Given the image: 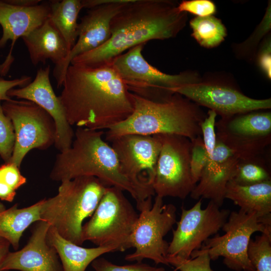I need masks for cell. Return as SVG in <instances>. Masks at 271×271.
Masks as SVG:
<instances>
[{
    "mask_svg": "<svg viewBox=\"0 0 271 271\" xmlns=\"http://www.w3.org/2000/svg\"><path fill=\"white\" fill-rule=\"evenodd\" d=\"M50 13V2L22 7L0 0V25L3 29L0 48H4L9 41H12L10 52L1 64L5 72H8L14 60L12 52L16 41L41 26L49 19Z\"/></svg>",
    "mask_w": 271,
    "mask_h": 271,
    "instance_id": "cell-20",
    "label": "cell"
},
{
    "mask_svg": "<svg viewBox=\"0 0 271 271\" xmlns=\"http://www.w3.org/2000/svg\"><path fill=\"white\" fill-rule=\"evenodd\" d=\"M44 199L30 206L20 208L16 203L7 208L0 202V237L7 240L15 250L25 230L35 222L41 220L40 213Z\"/></svg>",
    "mask_w": 271,
    "mask_h": 271,
    "instance_id": "cell-24",
    "label": "cell"
},
{
    "mask_svg": "<svg viewBox=\"0 0 271 271\" xmlns=\"http://www.w3.org/2000/svg\"><path fill=\"white\" fill-rule=\"evenodd\" d=\"M22 39L35 66L48 60L58 65L68 54L65 41L49 19Z\"/></svg>",
    "mask_w": 271,
    "mask_h": 271,
    "instance_id": "cell-21",
    "label": "cell"
},
{
    "mask_svg": "<svg viewBox=\"0 0 271 271\" xmlns=\"http://www.w3.org/2000/svg\"><path fill=\"white\" fill-rule=\"evenodd\" d=\"M106 187L98 178L91 176L61 182L57 195L44 199L41 220L64 238L81 245L83 222L93 214Z\"/></svg>",
    "mask_w": 271,
    "mask_h": 271,
    "instance_id": "cell-5",
    "label": "cell"
},
{
    "mask_svg": "<svg viewBox=\"0 0 271 271\" xmlns=\"http://www.w3.org/2000/svg\"><path fill=\"white\" fill-rule=\"evenodd\" d=\"M191 36L201 46L210 49L218 46L227 35V29L222 21L210 16L196 17L189 22Z\"/></svg>",
    "mask_w": 271,
    "mask_h": 271,
    "instance_id": "cell-26",
    "label": "cell"
},
{
    "mask_svg": "<svg viewBox=\"0 0 271 271\" xmlns=\"http://www.w3.org/2000/svg\"><path fill=\"white\" fill-rule=\"evenodd\" d=\"M247 255L252 271H271V234L261 233L250 239Z\"/></svg>",
    "mask_w": 271,
    "mask_h": 271,
    "instance_id": "cell-29",
    "label": "cell"
},
{
    "mask_svg": "<svg viewBox=\"0 0 271 271\" xmlns=\"http://www.w3.org/2000/svg\"><path fill=\"white\" fill-rule=\"evenodd\" d=\"M4 113L11 120L15 142L11 162L19 168L33 149L45 150L54 144L56 125L51 116L36 104L26 100L5 101Z\"/></svg>",
    "mask_w": 271,
    "mask_h": 271,
    "instance_id": "cell-11",
    "label": "cell"
},
{
    "mask_svg": "<svg viewBox=\"0 0 271 271\" xmlns=\"http://www.w3.org/2000/svg\"><path fill=\"white\" fill-rule=\"evenodd\" d=\"M189 99L200 106L214 111L221 117L255 110L270 109L271 99H254L244 94L229 76L208 74L195 83L170 90Z\"/></svg>",
    "mask_w": 271,
    "mask_h": 271,
    "instance_id": "cell-8",
    "label": "cell"
},
{
    "mask_svg": "<svg viewBox=\"0 0 271 271\" xmlns=\"http://www.w3.org/2000/svg\"><path fill=\"white\" fill-rule=\"evenodd\" d=\"M2 77H3V75H2V73L1 66L0 64V78H2Z\"/></svg>",
    "mask_w": 271,
    "mask_h": 271,
    "instance_id": "cell-41",
    "label": "cell"
},
{
    "mask_svg": "<svg viewBox=\"0 0 271 271\" xmlns=\"http://www.w3.org/2000/svg\"><path fill=\"white\" fill-rule=\"evenodd\" d=\"M50 6L49 19L63 37L69 53L78 37L77 19L83 9L81 0L52 1Z\"/></svg>",
    "mask_w": 271,
    "mask_h": 271,
    "instance_id": "cell-25",
    "label": "cell"
},
{
    "mask_svg": "<svg viewBox=\"0 0 271 271\" xmlns=\"http://www.w3.org/2000/svg\"><path fill=\"white\" fill-rule=\"evenodd\" d=\"M50 67L40 68L33 81L25 86L12 88L8 92L9 97H15L31 101L42 107L53 118L56 125L54 142L60 152L69 148L74 132L67 121L64 108L59 96L55 93L50 80Z\"/></svg>",
    "mask_w": 271,
    "mask_h": 271,
    "instance_id": "cell-17",
    "label": "cell"
},
{
    "mask_svg": "<svg viewBox=\"0 0 271 271\" xmlns=\"http://www.w3.org/2000/svg\"><path fill=\"white\" fill-rule=\"evenodd\" d=\"M150 197L137 206L140 212L130 238L135 248L125 259L142 262L150 259L158 264L169 265L167 261L169 246L164 237L177 222L176 206L164 204L163 198L156 196L154 203Z\"/></svg>",
    "mask_w": 271,
    "mask_h": 271,
    "instance_id": "cell-7",
    "label": "cell"
},
{
    "mask_svg": "<svg viewBox=\"0 0 271 271\" xmlns=\"http://www.w3.org/2000/svg\"><path fill=\"white\" fill-rule=\"evenodd\" d=\"M15 142V133L13 123L4 112L0 101V156L9 162L12 156Z\"/></svg>",
    "mask_w": 271,
    "mask_h": 271,
    "instance_id": "cell-32",
    "label": "cell"
},
{
    "mask_svg": "<svg viewBox=\"0 0 271 271\" xmlns=\"http://www.w3.org/2000/svg\"><path fill=\"white\" fill-rule=\"evenodd\" d=\"M171 0H128L110 22L111 37L98 48L74 58L70 64H109L126 50L153 40L175 38L185 27L186 12Z\"/></svg>",
    "mask_w": 271,
    "mask_h": 271,
    "instance_id": "cell-2",
    "label": "cell"
},
{
    "mask_svg": "<svg viewBox=\"0 0 271 271\" xmlns=\"http://www.w3.org/2000/svg\"><path fill=\"white\" fill-rule=\"evenodd\" d=\"M10 242L7 240L0 237V271H1V266L3 261L10 252Z\"/></svg>",
    "mask_w": 271,
    "mask_h": 271,
    "instance_id": "cell-39",
    "label": "cell"
},
{
    "mask_svg": "<svg viewBox=\"0 0 271 271\" xmlns=\"http://www.w3.org/2000/svg\"><path fill=\"white\" fill-rule=\"evenodd\" d=\"M225 199L231 200L245 212L255 213L262 224L271 227V180L247 186L230 180Z\"/></svg>",
    "mask_w": 271,
    "mask_h": 271,
    "instance_id": "cell-22",
    "label": "cell"
},
{
    "mask_svg": "<svg viewBox=\"0 0 271 271\" xmlns=\"http://www.w3.org/2000/svg\"><path fill=\"white\" fill-rule=\"evenodd\" d=\"M217 116L214 111L209 109L200 124L202 140L209 157L212 154L217 141L215 131Z\"/></svg>",
    "mask_w": 271,
    "mask_h": 271,
    "instance_id": "cell-36",
    "label": "cell"
},
{
    "mask_svg": "<svg viewBox=\"0 0 271 271\" xmlns=\"http://www.w3.org/2000/svg\"><path fill=\"white\" fill-rule=\"evenodd\" d=\"M222 229L224 234L209 238L199 250L207 252L211 260L223 257L224 263L230 269L252 271L247 255L251 236L257 231L271 234V228L262 224L255 213L239 210L230 212Z\"/></svg>",
    "mask_w": 271,
    "mask_h": 271,
    "instance_id": "cell-9",
    "label": "cell"
},
{
    "mask_svg": "<svg viewBox=\"0 0 271 271\" xmlns=\"http://www.w3.org/2000/svg\"><path fill=\"white\" fill-rule=\"evenodd\" d=\"M49 227L45 221L35 222L27 244L21 249L8 253L1 271H63L56 249L46 239Z\"/></svg>",
    "mask_w": 271,
    "mask_h": 271,
    "instance_id": "cell-18",
    "label": "cell"
},
{
    "mask_svg": "<svg viewBox=\"0 0 271 271\" xmlns=\"http://www.w3.org/2000/svg\"><path fill=\"white\" fill-rule=\"evenodd\" d=\"M48 243L56 250L63 271H85L88 266L102 255L115 252L107 246L85 248L62 237L50 226L46 235Z\"/></svg>",
    "mask_w": 271,
    "mask_h": 271,
    "instance_id": "cell-23",
    "label": "cell"
},
{
    "mask_svg": "<svg viewBox=\"0 0 271 271\" xmlns=\"http://www.w3.org/2000/svg\"><path fill=\"white\" fill-rule=\"evenodd\" d=\"M261 72L268 79H271V37L270 33L259 45L254 61Z\"/></svg>",
    "mask_w": 271,
    "mask_h": 271,
    "instance_id": "cell-37",
    "label": "cell"
},
{
    "mask_svg": "<svg viewBox=\"0 0 271 271\" xmlns=\"http://www.w3.org/2000/svg\"><path fill=\"white\" fill-rule=\"evenodd\" d=\"M27 182L20 168L11 162H7L0 166V199L12 202L16 191Z\"/></svg>",
    "mask_w": 271,
    "mask_h": 271,
    "instance_id": "cell-30",
    "label": "cell"
},
{
    "mask_svg": "<svg viewBox=\"0 0 271 271\" xmlns=\"http://www.w3.org/2000/svg\"><path fill=\"white\" fill-rule=\"evenodd\" d=\"M7 3L13 5L29 7L37 6L42 3L41 0H5Z\"/></svg>",
    "mask_w": 271,
    "mask_h": 271,
    "instance_id": "cell-40",
    "label": "cell"
},
{
    "mask_svg": "<svg viewBox=\"0 0 271 271\" xmlns=\"http://www.w3.org/2000/svg\"><path fill=\"white\" fill-rule=\"evenodd\" d=\"M271 30V2L268 1L264 15L252 34L244 41L235 43L232 50L237 59L248 62L254 61L258 48Z\"/></svg>",
    "mask_w": 271,
    "mask_h": 271,
    "instance_id": "cell-28",
    "label": "cell"
},
{
    "mask_svg": "<svg viewBox=\"0 0 271 271\" xmlns=\"http://www.w3.org/2000/svg\"><path fill=\"white\" fill-rule=\"evenodd\" d=\"M220 207L210 201L206 207L202 209V199L189 209L182 206L176 229H173L167 256L189 259L193 252L200 249L209 238L217 234L230 212Z\"/></svg>",
    "mask_w": 271,
    "mask_h": 271,
    "instance_id": "cell-14",
    "label": "cell"
},
{
    "mask_svg": "<svg viewBox=\"0 0 271 271\" xmlns=\"http://www.w3.org/2000/svg\"><path fill=\"white\" fill-rule=\"evenodd\" d=\"M177 9L199 17L213 16L216 12V5L210 0H184L179 3Z\"/></svg>",
    "mask_w": 271,
    "mask_h": 271,
    "instance_id": "cell-35",
    "label": "cell"
},
{
    "mask_svg": "<svg viewBox=\"0 0 271 271\" xmlns=\"http://www.w3.org/2000/svg\"><path fill=\"white\" fill-rule=\"evenodd\" d=\"M144 46L129 49L110 63L130 92L150 96L200 80L201 77L196 71L186 70L177 74L162 72L146 60L142 54Z\"/></svg>",
    "mask_w": 271,
    "mask_h": 271,
    "instance_id": "cell-10",
    "label": "cell"
},
{
    "mask_svg": "<svg viewBox=\"0 0 271 271\" xmlns=\"http://www.w3.org/2000/svg\"><path fill=\"white\" fill-rule=\"evenodd\" d=\"M62 86L59 98L71 126L107 129L132 112L130 92L110 63L70 64Z\"/></svg>",
    "mask_w": 271,
    "mask_h": 271,
    "instance_id": "cell-1",
    "label": "cell"
},
{
    "mask_svg": "<svg viewBox=\"0 0 271 271\" xmlns=\"http://www.w3.org/2000/svg\"><path fill=\"white\" fill-rule=\"evenodd\" d=\"M133 105L125 120L106 129L105 140L136 134L146 136L175 134L192 140L201 136L200 124L206 113L189 99L169 91L152 96L130 92Z\"/></svg>",
    "mask_w": 271,
    "mask_h": 271,
    "instance_id": "cell-3",
    "label": "cell"
},
{
    "mask_svg": "<svg viewBox=\"0 0 271 271\" xmlns=\"http://www.w3.org/2000/svg\"><path fill=\"white\" fill-rule=\"evenodd\" d=\"M269 157L268 152L253 158L240 160L231 180L242 186L271 180Z\"/></svg>",
    "mask_w": 271,
    "mask_h": 271,
    "instance_id": "cell-27",
    "label": "cell"
},
{
    "mask_svg": "<svg viewBox=\"0 0 271 271\" xmlns=\"http://www.w3.org/2000/svg\"><path fill=\"white\" fill-rule=\"evenodd\" d=\"M104 134L101 130L77 127L71 147L57 155L50 177L61 182L96 177L107 187L129 193L138 206L149 198L123 175L115 151L103 139Z\"/></svg>",
    "mask_w": 271,
    "mask_h": 271,
    "instance_id": "cell-4",
    "label": "cell"
},
{
    "mask_svg": "<svg viewBox=\"0 0 271 271\" xmlns=\"http://www.w3.org/2000/svg\"><path fill=\"white\" fill-rule=\"evenodd\" d=\"M240 160L230 149L217 139L213 152L190 194L191 198L208 199L221 207L225 199L226 186Z\"/></svg>",
    "mask_w": 271,
    "mask_h": 271,
    "instance_id": "cell-19",
    "label": "cell"
},
{
    "mask_svg": "<svg viewBox=\"0 0 271 271\" xmlns=\"http://www.w3.org/2000/svg\"><path fill=\"white\" fill-rule=\"evenodd\" d=\"M123 175L147 197L155 195L153 183L161 148L158 136L129 134L110 142Z\"/></svg>",
    "mask_w": 271,
    "mask_h": 271,
    "instance_id": "cell-15",
    "label": "cell"
},
{
    "mask_svg": "<svg viewBox=\"0 0 271 271\" xmlns=\"http://www.w3.org/2000/svg\"><path fill=\"white\" fill-rule=\"evenodd\" d=\"M94 271H165L163 267H156L137 262L134 264L118 265L103 257H98L91 263Z\"/></svg>",
    "mask_w": 271,
    "mask_h": 271,
    "instance_id": "cell-34",
    "label": "cell"
},
{
    "mask_svg": "<svg viewBox=\"0 0 271 271\" xmlns=\"http://www.w3.org/2000/svg\"><path fill=\"white\" fill-rule=\"evenodd\" d=\"M192 144L190 168L194 182L197 184L207 163L209 156L201 136L191 140Z\"/></svg>",
    "mask_w": 271,
    "mask_h": 271,
    "instance_id": "cell-33",
    "label": "cell"
},
{
    "mask_svg": "<svg viewBox=\"0 0 271 271\" xmlns=\"http://www.w3.org/2000/svg\"><path fill=\"white\" fill-rule=\"evenodd\" d=\"M128 1H94L96 7L90 9L78 23L75 44L65 59L55 66L53 76L58 88L62 86L67 70L74 58L98 48L110 39L111 20Z\"/></svg>",
    "mask_w": 271,
    "mask_h": 271,
    "instance_id": "cell-16",
    "label": "cell"
},
{
    "mask_svg": "<svg viewBox=\"0 0 271 271\" xmlns=\"http://www.w3.org/2000/svg\"><path fill=\"white\" fill-rule=\"evenodd\" d=\"M211 258L207 252L198 250L193 252L189 259L167 256L168 264L180 271H214L211 267Z\"/></svg>",
    "mask_w": 271,
    "mask_h": 271,
    "instance_id": "cell-31",
    "label": "cell"
},
{
    "mask_svg": "<svg viewBox=\"0 0 271 271\" xmlns=\"http://www.w3.org/2000/svg\"><path fill=\"white\" fill-rule=\"evenodd\" d=\"M32 81L30 76L24 75L20 78L7 80L0 78V101H11L13 99L9 97L7 92L16 86L24 87L29 84Z\"/></svg>",
    "mask_w": 271,
    "mask_h": 271,
    "instance_id": "cell-38",
    "label": "cell"
},
{
    "mask_svg": "<svg viewBox=\"0 0 271 271\" xmlns=\"http://www.w3.org/2000/svg\"><path fill=\"white\" fill-rule=\"evenodd\" d=\"M122 190L107 187L90 220L82 226V240L115 251L131 247L130 238L139 215Z\"/></svg>",
    "mask_w": 271,
    "mask_h": 271,
    "instance_id": "cell-6",
    "label": "cell"
},
{
    "mask_svg": "<svg viewBox=\"0 0 271 271\" xmlns=\"http://www.w3.org/2000/svg\"><path fill=\"white\" fill-rule=\"evenodd\" d=\"M161 148L158 158L153 189L156 196L185 199L196 184L190 168V139L175 134H158Z\"/></svg>",
    "mask_w": 271,
    "mask_h": 271,
    "instance_id": "cell-12",
    "label": "cell"
},
{
    "mask_svg": "<svg viewBox=\"0 0 271 271\" xmlns=\"http://www.w3.org/2000/svg\"><path fill=\"white\" fill-rule=\"evenodd\" d=\"M215 131L216 139L241 160L263 154L271 144V111L255 110L220 117Z\"/></svg>",
    "mask_w": 271,
    "mask_h": 271,
    "instance_id": "cell-13",
    "label": "cell"
}]
</instances>
